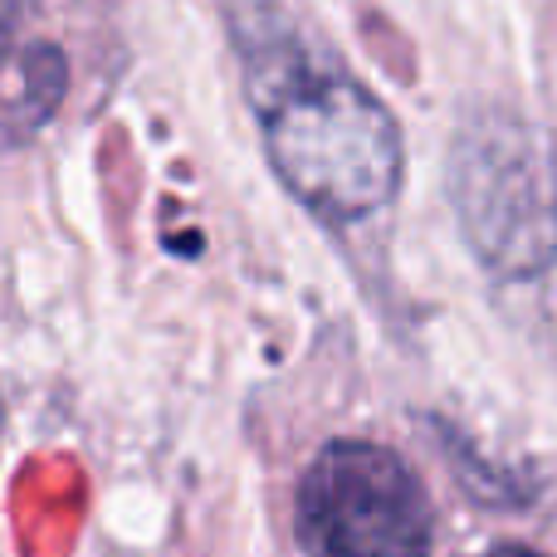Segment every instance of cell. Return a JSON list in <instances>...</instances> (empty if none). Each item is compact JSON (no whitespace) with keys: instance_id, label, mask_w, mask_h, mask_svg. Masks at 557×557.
<instances>
[{"instance_id":"6da1fadb","label":"cell","mask_w":557,"mask_h":557,"mask_svg":"<svg viewBox=\"0 0 557 557\" xmlns=\"http://www.w3.org/2000/svg\"><path fill=\"white\" fill-rule=\"evenodd\" d=\"M264 157L284 191L327 225H352L392 206L401 186V127L392 108L343 64L304 54L270 0L231 15Z\"/></svg>"},{"instance_id":"3957f363","label":"cell","mask_w":557,"mask_h":557,"mask_svg":"<svg viewBox=\"0 0 557 557\" xmlns=\"http://www.w3.org/2000/svg\"><path fill=\"white\" fill-rule=\"evenodd\" d=\"M298 539L313 557H431V499L376 441H327L298 480Z\"/></svg>"},{"instance_id":"7a4b0ae2","label":"cell","mask_w":557,"mask_h":557,"mask_svg":"<svg viewBox=\"0 0 557 557\" xmlns=\"http://www.w3.org/2000/svg\"><path fill=\"white\" fill-rule=\"evenodd\" d=\"M465 245L504 284H529L557 264V152L513 108L460 117L445 157Z\"/></svg>"},{"instance_id":"5b68a950","label":"cell","mask_w":557,"mask_h":557,"mask_svg":"<svg viewBox=\"0 0 557 557\" xmlns=\"http://www.w3.org/2000/svg\"><path fill=\"white\" fill-rule=\"evenodd\" d=\"M20 10H25V0H0V49H10V29H15Z\"/></svg>"},{"instance_id":"277c9868","label":"cell","mask_w":557,"mask_h":557,"mask_svg":"<svg viewBox=\"0 0 557 557\" xmlns=\"http://www.w3.org/2000/svg\"><path fill=\"white\" fill-rule=\"evenodd\" d=\"M69 88V64L54 45L0 49V143H25L54 117Z\"/></svg>"},{"instance_id":"8992f818","label":"cell","mask_w":557,"mask_h":557,"mask_svg":"<svg viewBox=\"0 0 557 557\" xmlns=\"http://www.w3.org/2000/svg\"><path fill=\"white\" fill-rule=\"evenodd\" d=\"M484 557H548V553H539V548H523V543H499V548H490Z\"/></svg>"}]
</instances>
